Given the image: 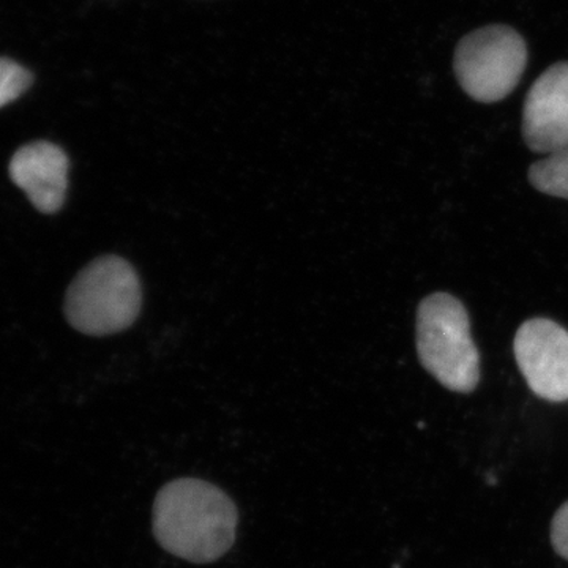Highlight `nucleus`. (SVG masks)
I'll use <instances>...</instances> for the list:
<instances>
[{
  "instance_id": "f257e3e1",
  "label": "nucleus",
  "mask_w": 568,
  "mask_h": 568,
  "mask_svg": "<svg viewBox=\"0 0 568 568\" xmlns=\"http://www.w3.org/2000/svg\"><path fill=\"white\" fill-rule=\"evenodd\" d=\"M239 511L226 493L200 478H179L153 504V534L168 552L211 564L233 548Z\"/></svg>"
},
{
  "instance_id": "f03ea898",
  "label": "nucleus",
  "mask_w": 568,
  "mask_h": 568,
  "mask_svg": "<svg viewBox=\"0 0 568 568\" xmlns=\"http://www.w3.org/2000/svg\"><path fill=\"white\" fill-rule=\"evenodd\" d=\"M417 353L426 372L448 390H476L480 355L470 335L466 308L454 295L437 293L422 301L417 312Z\"/></svg>"
},
{
  "instance_id": "7ed1b4c3",
  "label": "nucleus",
  "mask_w": 568,
  "mask_h": 568,
  "mask_svg": "<svg viewBox=\"0 0 568 568\" xmlns=\"http://www.w3.org/2000/svg\"><path fill=\"white\" fill-rule=\"evenodd\" d=\"M141 302V283L132 264L111 254L93 261L73 280L65 316L81 334L112 335L136 321Z\"/></svg>"
},
{
  "instance_id": "20e7f679",
  "label": "nucleus",
  "mask_w": 568,
  "mask_h": 568,
  "mask_svg": "<svg viewBox=\"0 0 568 568\" xmlns=\"http://www.w3.org/2000/svg\"><path fill=\"white\" fill-rule=\"evenodd\" d=\"M528 65L526 41L510 26L477 29L455 50V77L463 91L481 103L506 99L521 81Z\"/></svg>"
},
{
  "instance_id": "39448f33",
  "label": "nucleus",
  "mask_w": 568,
  "mask_h": 568,
  "mask_svg": "<svg viewBox=\"0 0 568 568\" xmlns=\"http://www.w3.org/2000/svg\"><path fill=\"white\" fill-rule=\"evenodd\" d=\"M519 372L538 398L568 399V332L555 321H526L514 343Z\"/></svg>"
},
{
  "instance_id": "423d86ee",
  "label": "nucleus",
  "mask_w": 568,
  "mask_h": 568,
  "mask_svg": "<svg viewBox=\"0 0 568 568\" xmlns=\"http://www.w3.org/2000/svg\"><path fill=\"white\" fill-rule=\"evenodd\" d=\"M523 138L530 151L568 148V62L549 67L526 95Z\"/></svg>"
},
{
  "instance_id": "0eeeda50",
  "label": "nucleus",
  "mask_w": 568,
  "mask_h": 568,
  "mask_svg": "<svg viewBox=\"0 0 568 568\" xmlns=\"http://www.w3.org/2000/svg\"><path fill=\"white\" fill-rule=\"evenodd\" d=\"M69 156L48 141L31 142L14 153L10 178L41 213L61 211L69 186Z\"/></svg>"
},
{
  "instance_id": "6e6552de",
  "label": "nucleus",
  "mask_w": 568,
  "mask_h": 568,
  "mask_svg": "<svg viewBox=\"0 0 568 568\" xmlns=\"http://www.w3.org/2000/svg\"><path fill=\"white\" fill-rule=\"evenodd\" d=\"M529 181L540 193L568 200V148L548 153L547 159L534 163Z\"/></svg>"
},
{
  "instance_id": "1a4fd4ad",
  "label": "nucleus",
  "mask_w": 568,
  "mask_h": 568,
  "mask_svg": "<svg viewBox=\"0 0 568 568\" xmlns=\"http://www.w3.org/2000/svg\"><path fill=\"white\" fill-rule=\"evenodd\" d=\"M32 81L31 71L10 59L0 58V108L20 99Z\"/></svg>"
},
{
  "instance_id": "9d476101",
  "label": "nucleus",
  "mask_w": 568,
  "mask_h": 568,
  "mask_svg": "<svg viewBox=\"0 0 568 568\" xmlns=\"http://www.w3.org/2000/svg\"><path fill=\"white\" fill-rule=\"evenodd\" d=\"M551 544L560 558L568 560V503L564 504L552 518Z\"/></svg>"
}]
</instances>
